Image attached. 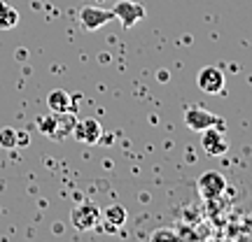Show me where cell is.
<instances>
[{"instance_id":"1","label":"cell","mask_w":252,"mask_h":242,"mask_svg":"<svg viewBox=\"0 0 252 242\" xmlns=\"http://www.w3.org/2000/svg\"><path fill=\"white\" fill-rule=\"evenodd\" d=\"M70 224L75 231H94L100 224V207L96 203H80L70 210Z\"/></svg>"},{"instance_id":"2","label":"cell","mask_w":252,"mask_h":242,"mask_svg":"<svg viewBox=\"0 0 252 242\" xmlns=\"http://www.w3.org/2000/svg\"><path fill=\"white\" fill-rule=\"evenodd\" d=\"M185 124H187L189 131H196V133H203L210 126H222L224 128V119H220L217 114H213L210 109L201 108V105H194L185 112Z\"/></svg>"},{"instance_id":"3","label":"cell","mask_w":252,"mask_h":242,"mask_svg":"<svg viewBox=\"0 0 252 242\" xmlns=\"http://www.w3.org/2000/svg\"><path fill=\"white\" fill-rule=\"evenodd\" d=\"M196 188H198V193H201L203 200H217V198L226 191V180H224V175H222V172L208 170V172H203V175L198 177Z\"/></svg>"},{"instance_id":"4","label":"cell","mask_w":252,"mask_h":242,"mask_svg":"<svg viewBox=\"0 0 252 242\" xmlns=\"http://www.w3.org/2000/svg\"><path fill=\"white\" fill-rule=\"evenodd\" d=\"M224 72L220 70V68H215V65H206V68H201L196 75V86L203 93H208V96H217V93H222L224 91Z\"/></svg>"},{"instance_id":"5","label":"cell","mask_w":252,"mask_h":242,"mask_svg":"<svg viewBox=\"0 0 252 242\" xmlns=\"http://www.w3.org/2000/svg\"><path fill=\"white\" fill-rule=\"evenodd\" d=\"M112 19H115V12L100 7V5H87L80 9V24L84 30H98L105 24H110Z\"/></svg>"},{"instance_id":"6","label":"cell","mask_w":252,"mask_h":242,"mask_svg":"<svg viewBox=\"0 0 252 242\" xmlns=\"http://www.w3.org/2000/svg\"><path fill=\"white\" fill-rule=\"evenodd\" d=\"M112 12H115V19H119V24L124 28H133L135 24H140L145 19V7L135 0H117Z\"/></svg>"},{"instance_id":"7","label":"cell","mask_w":252,"mask_h":242,"mask_svg":"<svg viewBox=\"0 0 252 242\" xmlns=\"http://www.w3.org/2000/svg\"><path fill=\"white\" fill-rule=\"evenodd\" d=\"M201 144H203V152L208 156H222L229 149V140L224 135V128L222 126H210L201 133Z\"/></svg>"},{"instance_id":"8","label":"cell","mask_w":252,"mask_h":242,"mask_svg":"<svg viewBox=\"0 0 252 242\" xmlns=\"http://www.w3.org/2000/svg\"><path fill=\"white\" fill-rule=\"evenodd\" d=\"M72 135L84 144H96L103 137V128H100L96 119H82V121L77 119V124L72 128Z\"/></svg>"},{"instance_id":"9","label":"cell","mask_w":252,"mask_h":242,"mask_svg":"<svg viewBox=\"0 0 252 242\" xmlns=\"http://www.w3.org/2000/svg\"><path fill=\"white\" fill-rule=\"evenodd\" d=\"M126 224V210L124 205H110L105 210H100V224L103 226V231H108V233H115L117 228Z\"/></svg>"},{"instance_id":"10","label":"cell","mask_w":252,"mask_h":242,"mask_svg":"<svg viewBox=\"0 0 252 242\" xmlns=\"http://www.w3.org/2000/svg\"><path fill=\"white\" fill-rule=\"evenodd\" d=\"M75 124H77V117L72 114L70 109L68 112H59L56 114V126H54V133H52V140H63V137L72 135Z\"/></svg>"},{"instance_id":"11","label":"cell","mask_w":252,"mask_h":242,"mask_svg":"<svg viewBox=\"0 0 252 242\" xmlns=\"http://www.w3.org/2000/svg\"><path fill=\"white\" fill-rule=\"evenodd\" d=\"M70 105H72L70 93H68V91H63V89H54L49 96H47V108L52 109L54 114H59V112H68Z\"/></svg>"},{"instance_id":"12","label":"cell","mask_w":252,"mask_h":242,"mask_svg":"<svg viewBox=\"0 0 252 242\" xmlns=\"http://www.w3.org/2000/svg\"><path fill=\"white\" fill-rule=\"evenodd\" d=\"M19 24V12L9 2L0 0V30H9Z\"/></svg>"},{"instance_id":"13","label":"cell","mask_w":252,"mask_h":242,"mask_svg":"<svg viewBox=\"0 0 252 242\" xmlns=\"http://www.w3.org/2000/svg\"><path fill=\"white\" fill-rule=\"evenodd\" d=\"M0 147L5 149H17V128H0Z\"/></svg>"},{"instance_id":"14","label":"cell","mask_w":252,"mask_h":242,"mask_svg":"<svg viewBox=\"0 0 252 242\" xmlns=\"http://www.w3.org/2000/svg\"><path fill=\"white\" fill-rule=\"evenodd\" d=\"M54 126H56V114H54V112H52V114H47V117L37 119V128H40V133L47 135V137H52V133H54Z\"/></svg>"},{"instance_id":"15","label":"cell","mask_w":252,"mask_h":242,"mask_svg":"<svg viewBox=\"0 0 252 242\" xmlns=\"http://www.w3.org/2000/svg\"><path fill=\"white\" fill-rule=\"evenodd\" d=\"M152 240H163V238H171V240H178L180 235H178V231H173V228H159V231H154L152 235H150Z\"/></svg>"},{"instance_id":"16","label":"cell","mask_w":252,"mask_h":242,"mask_svg":"<svg viewBox=\"0 0 252 242\" xmlns=\"http://www.w3.org/2000/svg\"><path fill=\"white\" fill-rule=\"evenodd\" d=\"M28 142H31L28 133H21V131H17V147H21V144H28Z\"/></svg>"},{"instance_id":"17","label":"cell","mask_w":252,"mask_h":242,"mask_svg":"<svg viewBox=\"0 0 252 242\" xmlns=\"http://www.w3.org/2000/svg\"><path fill=\"white\" fill-rule=\"evenodd\" d=\"M243 228H245V233H248V235H252V215H250V216H245Z\"/></svg>"},{"instance_id":"18","label":"cell","mask_w":252,"mask_h":242,"mask_svg":"<svg viewBox=\"0 0 252 242\" xmlns=\"http://www.w3.org/2000/svg\"><path fill=\"white\" fill-rule=\"evenodd\" d=\"M96 2H98V5H103V2H105V0H96Z\"/></svg>"}]
</instances>
